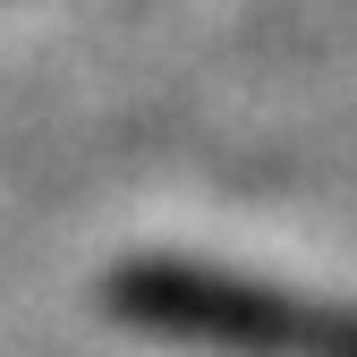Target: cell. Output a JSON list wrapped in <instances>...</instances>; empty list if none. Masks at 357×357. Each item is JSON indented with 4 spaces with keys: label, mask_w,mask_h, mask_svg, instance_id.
<instances>
[{
    "label": "cell",
    "mask_w": 357,
    "mask_h": 357,
    "mask_svg": "<svg viewBox=\"0 0 357 357\" xmlns=\"http://www.w3.org/2000/svg\"><path fill=\"white\" fill-rule=\"evenodd\" d=\"M111 306L137 332L221 349V357H357V306L289 298L264 281L204 273V264H162V255L128 264V273H111Z\"/></svg>",
    "instance_id": "1"
}]
</instances>
